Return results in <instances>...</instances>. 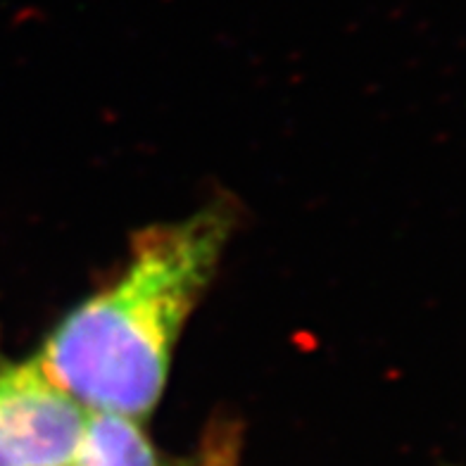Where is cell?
Listing matches in <instances>:
<instances>
[{
  "instance_id": "6da1fadb",
  "label": "cell",
  "mask_w": 466,
  "mask_h": 466,
  "mask_svg": "<svg viewBox=\"0 0 466 466\" xmlns=\"http://www.w3.org/2000/svg\"><path fill=\"white\" fill-rule=\"evenodd\" d=\"M233 228L224 205L138 236L127 269L57 326L41 367L88 411L141 419L165 390L188 314Z\"/></svg>"
},
{
  "instance_id": "7a4b0ae2",
  "label": "cell",
  "mask_w": 466,
  "mask_h": 466,
  "mask_svg": "<svg viewBox=\"0 0 466 466\" xmlns=\"http://www.w3.org/2000/svg\"><path fill=\"white\" fill-rule=\"evenodd\" d=\"M86 419L38 360L0 364V466H69Z\"/></svg>"
},
{
  "instance_id": "3957f363",
  "label": "cell",
  "mask_w": 466,
  "mask_h": 466,
  "mask_svg": "<svg viewBox=\"0 0 466 466\" xmlns=\"http://www.w3.org/2000/svg\"><path fill=\"white\" fill-rule=\"evenodd\" d=\"M69 466H178L162 461L138 419L88 411L86 426Z\"/></svg>"
}]
</instances>
